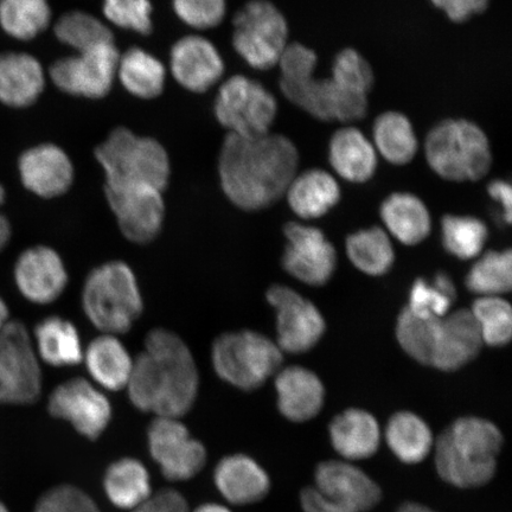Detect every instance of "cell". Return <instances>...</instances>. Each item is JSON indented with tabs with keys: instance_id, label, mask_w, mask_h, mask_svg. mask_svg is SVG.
<instances>
[{
	"instance_id": "cell-44",
	"label": "cell",
	"mask_w": 512,
	"mask_h": 512,
	"mask_svg": "<svg viewBox=\"0 0 512 512\" xmlns=\"http://www.w3.org/2000/svg\"><path fill=\"white\" fill-rule=\"evenodd\" d=\"M331 74L356 93L369 95L375 75L370 63L357 50L347 48L336 55Z\"/></svg>"
},
{
	"instance_id": "cell-10",
	"label": "cell",
	"mask_w": 512,
	"mask_h": 512,
	"mask_svg": "<svg viewBox=\"0 0 512 512\" xmlns=\"http://www.w3.org/2000/svg\"><path fill=\"white\" fill-rule=\"evenodd\" d=\"M214 114L228 133L258 138L271 133L278 115V101L259 81L233 75L217 92Z\"/></svg>"
},
{
	"instance_id": "cell-22",
	"label": "cell",
	"mask_w": 512,
	"mask_h": 512,
	"mask_svg": "<svg viewBox=\"0 0 512 512\" xmlns=\"http://www.w3.org/2000/svg\"><path fill=\"white\" fill-rule=\"evenodd\" d=\"M483 338L471 310H458L440 319L431 367L456 371L475 360Z\"/></svg>"
},
{
	"instance_id": "cell-41",
	"label": "cell",
	"mask_w": 512,
	"mask_h": 512,
	"mask_svg": "<svg viewBox=\"0 0 512 512\" xmlns=\"http://www.w3.org/2000/svg\"><path fill=\"white\" fill-rule=\"evenodd\" d=\"M440 319L416 316L407 307L398 318L396 337L401 348L424 366L431 367Z\"/></svg>"
},
{
	"instance_id": "cell-4",
	"label": "cell",
	"mask_w": 512,
	"mask_h": 512,
	"mask_svg": "<svg viewBox=\"0 0 512 512\" xmlns=\"http://www.w3.org/2000/svg\"><path fill=\"white\" fill-rule=\"evenodd\" d=\"M503 435L491 421L467 416L439 435L435 467L446 483L460 489L479 488L494 478Z\"/></svg>"
},
{
	"instance_id": "cell-49",
	"label": "cell",
	"mask_w": 512,
	"mask_h": 512,
	"mask_svg": "<svg viewBox=\"0 0 512 512\" xmlns=\"http://www.w3.org/2000/svg\"><path fill=\"white\" fill-rule=\"evenodd\" d=\"M132 512H189L187 501L175 490H164L151 496Z\"/></svg>"
},
{
	"instance_id": "cell-29",
	"label": "cell",
	"mask_w": 512,
	"mask_h": 512,
	"mask_svg": "<svg viewBox=\"0 0 512 512\" xmlns=\"http://www.w3.org/2000/svg\"><path fill=\"white\" fill-rule=\"evenodd\" d=\"M329 431L332 446L345 459H367L379 450V424L373 415L362 409L351 408L337 415Z\"/></svg>"
},
{
	"instance_id": "cell-27",
	"label": "cell",
	"mask_w": 512,
	"mask_h": 512,
	"mask_svg": "<svg viewBox=\"0 0 512 512\" xmlns=\"http://www.w3.org/2000/svg\"><path fill=\"white\" fill-rule=\"evenodd\" d=\"M83 362L100 388L119 392L130 381L134 360L118 336L102 334L88 344Z\"/></svg>"
},
{
	"instance_id": "cell-51",
	"label": "cell",
	"mask_w": 512,
	"mask_h": 512,
	"mask_svg": "<svg viewBox=\"0 0 512 512\" xmlns=\"http://www.w3.org/2000/svg\"><path fill=\"white\" fill-rule=\"evenodd\" d=\"M435 287L438 288L441 292L445 293L446 296L450 297L453 300L457 299V288L454 286L453 281L448 274L446 273H438L435 275L432 283Z\"/></svg>"
},
{
	"instance_id": "cell-53",
	"label": "cell",
	"mask_w": 512,
	"mask_h": 512,
	"mask_svg": "<svg viewBox=\"0 0 512 512\" xmlns=\"http://www.w3.org/2000/svg\"><path fill=\"white\" fill-rule=\"evenodd\" d=\"M10 309L5 300L0 297V331H2L6 325L10 322Z\"/></svg>"
},
{
	"instance_id": "cell-54",
	"label": "cell",
	"mask_w": 512,
	"mask_h": 512,
	"mask_svg": "<svg viewBox=\"0 0 512 512\" xmlns=\"http://www.w3.org/2000/svg\"><path fill=\"white\" fill-rule=\"evenodd\" d=\"M398 512H435L430 508L425 507V505L419 503H406L401 505Z\"/></svg>"
},
{
	"instance_id": "cell-15",
	"label": "cell",
	"mask_w": 512,
	"mask_h": 512,
	"mask_svg": "<svg viewBox=\"0 0 512 512\" xmlns=\"http://www.w3.org/2000/svg\"><path fill=\"white\" fill-rule=\"evenodd\" d=\"M150 453L169 480L195 477L207 462L206 448L179 419L156 418L147 431Z\"/></svg>"
},
{
	"instance_id": "cell-9",
	"label": "cell",
	"mask_w": 512,
	"mask_h": 512,
	"mask_svg": "<svg viewBox=\"0 0 512 512\" xmlns=\"http://www.w3.org/2000/svg\"><path fill=\"white\" fill-rule=\"evenodd\" d=\"M234 50L249 66L268 70L275 66L288 46L287 19L270 0H251L233 17Z\"/></svg>"
},
{
	"instance_id": "cell-30",
	"label": "cell",
	"mask_w": 512,
	"mask_h": 512,
	"mask_svg": "<svg viewBox=\"0 0 512 512\" xmlns=\"http://www.w3.org/2000/svg\"><path fill=\"white\" fill-rule=\"evenodd\" d=\"M38 358L54 368L74 367L83 362L81 337L68 319L50 316L41 320L32 332Z\"/></svg>"
},
{
	"instance_id": "cell-6",
	"label": "cell",
	"mask_w": 512,
	"mask_h": 512,
	"mask_svg": "<svg viewBox=\"0 0 512 512\" xmlns=\"http://www.w3.org/2000/svg\"><path fill=\"white\" fill-rule=\"evenodd\" d=\"M83 312L96 329L125 335L144 311L136 274L124 261H108L88 274L83 284Z\"/></svg>"
},
{
	"instance_id": "cell-57",
	"label": "cell",
	"mask_w": 512,
	"mask_h": 512,
	"mask_svg": "<svg viewBox=\"0 0 512 512\" xmlns=\"http://www.w3.org/2000/svg\"><path fill=\"white\" fill-rule=\"evenodd\" d=\"M0 512H9V510L6 509L5 505L2 502H0Z\"/></svg>"
},
{
	"instance_id": "cell-40",
	"label": "cell",
	"mask_w": 512,
	"mask_h": 512,
	"mask_svg": "<svg viewBox=\"0 0 512 512\" xmlns=\"http://www.w3.org/2000/svg\"><path fill=\"white\" fill-rule=\"evenodd\" d=\"M446 251L460 260L477 258L488 241V227L477 217L446 215L441 220Z\"/></svg>"
},
{
	"instance_id": "cell-35",
	"label": "cell",
	"mask_w": 512,
	"mask_h": 512,
	"mask_svg": "<svg viewBox=\"0 0 512 512\" xmlns=\"http://www.w3.org/2000/svg\"><path fill=\"white\" fill-rule=\"evenodd\" d=\"M386 440L390 450L405 464L422 462L433 447L431 428L411 412L396 413L390 418Z\"/></svg>"
},
{
	"instance_id": "cell-2",
	"label": "cell",
	"mask_w": 512,
	"mask_h": 512,
	"mask_svg": "<svg viewBox=\"0 0 512 512\" xmlns=\"http://www.w3.org/2000/svg\"><path fill=\"white\" fill-rule=\"evenodd\" d=\"M126 389L139 411L156 418L188 414L200 389V373L187 343L170 330H151L144 351L134 358Z\"/></svg>"
},
{
	"instance_id": "cell-26",
	"label": "cell",
	"mask_w": 512,
	"mask_h": 512,
	"mask_svg": "<svg viewBox=\"0 0 512 512\" xmlns=\"http://www.w3.org/2000/svg\"><path fill=\"white\" fill-rule=\"evenodd\" d=\"M329 162L345 181L364 183L375 175L377 152L366 134L357 127L345 126L331 137Z\"/></svg>"
},
{
	"instance_id": "cell-5",
	"label": "cell",
	"mask_w": 512,
	"mask_h": 512,
	"mask_svg": "<svg viewBox=\"0 0 512 512\" xmlns=\"http://www.w3.org/2000/svg\"><path fill=\"white\" fill-rule=\"evenodd\" d=\"M94 156L104 170L107 187H150L162 192L168 188L169 153L155 138L118 126L95 147Z\"/></svg>"
},
{
	"instance_id": "cell-43",
	"label": "cell",
	"mask_w": 512,
	"mask_h": 512,
	"mask_svg": "<svg viewBox=\"0 0 512 512\" xmlns=\"http://www.w3.org/2000/svg\"><path fill=\"white\" fill-rule=\"evenodd\" d=\"M102 14L121 29L149 36L153 32L151 0H102Z\"/></svg>"
},
{
	"instance_id": "cell-28",
	"label": "cell",
	"mask_w": 512,
	"mask_h": 512,
	"mask_svg": "<svg viewBox=\"0 0 512 512\" xmlns=\"http://www.w3.org/2000/svg\"><path fill=\"white\" fill-rule=\"evenodd\" d=\"M285 196L294 214L305 220L319 219L341 200V188L330 172L310 169L297 174Z\"/></svg>"
},
{
	"instance_id": "cell-7",
	"label": "cell",
	"mask_w": 512,
	"mask_h": 512,
	"mask_svg": "<svg viewBox=\"0 0 512 512\" xmlns=\"http://www.w3.org/2000/svg\"><path fill=\"white\" fill-rule=\"evenodd\" d=\"M425 157L435 174L451 182H477L489 174L492 165L488 136L466 119L435 125L425 140Z\"/></svg>"
},
{
	"instance_id": "cell-25",
	"label": "cell",
	"mask_w": 512,
	"mask_h": 512,
	"mask_svg": "<svg viewBox=\"0 0 512 512\" xmlns=\"http://www.w3.org/2000/svg\"><path fill=\"white\" fill-rule=\"evenodd\" d=\"M214 479L220 494L236 505L261 501L271 486L267 472L245 454L223 458L216 466Z\"/></svg>"
},
{
	"instance_id": "cell-14",
	"label": "cell",
	"mask_w": 512,
	"mask_h": 512,
	"mask_svg": "<svg viewBox=\"0 0 512 512\" xmlns=\"http://www.w3.org/2000/svg\"><path fill=\"white\" fill-rule=\"evenodd\" d=\"M48 411L66 420L83 437L98 439L112 419V405L99 387L83 377L59 384L49 396Z\"/></svg>"
},
{
	"instance_id": "cell-37",
	"label": "cell",
	"mask_w": 512,
	"mask_h": 512,
	"mask_svg": "<svg viewBox=\"0 0 512 512\" xmlns=\"http://www.w3.org/2000/svg\"><path fill=\"white\" fill-rule=\"evenodd\" d=\"M347 253L358 270L373 277L386 274L395 259L392 242L380 227L360 230L350 235L347 240Z\"/></svg>"
},
{
	"instance_id": "cell-23",
	"label": "cell",
	"mask_w": 512,
	"mask_h": 512,
	"mask_svg": "<svg viewBox=\"0 0 512 512\" xmlns=\"http://www.w3.org/2000/svg\"><path fill=\"white\" fill-rule=\"evenodd\" d=\"M47 86L40 60L24 51L0 54V104L23 110L35 105Z\"/></svg>"
},
{
	"instance_id": "cell-18",
	"label": "cell",
	"mask_w": 512,
	"mask_h": 512,
	"mask_svg": "<svg viewBox=\"0 0 512 512\" xmlns=\"http://www.w3.org/2000/svg\"><path fill=\"white\" fill-rule=\"evenodd\" d=\"M284 270L310 286H324L334 275L337 253L322 230L298 222L287 223Z\"/></svg>"
},
{
	"instance_id": "cell-3",
	"label": "cell",
	"mask_w": 512,
	"mask_h": 512,
	"mask_svg": "<svg viewBox=\"0 0 512 512\" xmlns=\"http://www.w3.org/2000/svg\"><path fill=\"white\" fill-rule=\"evenodd\" d=\"M318 56L300 43H288L278 63L280 91L300 110L320 121L351 124L367 117L368 96L351 91L336 76L317 78Z\"/></svg>"
},
{
	"instance_id": "cell-42",
	"label": "cell",
	"mask_w": 512,
	"mask_h": 512,
	"mask_svg": "<svg viewBox=\"0 0 512 512\" xmlns=\"http://www.w3.org/2000/svg\"><path fill=\"white\" fill-rule=\"evenodd\" d=\"M472 315L479 326L483 343L490 347H504L511 341L512 311L501 297H480L472 305Z\"/></svg>"
},
{
	"instance_id": "cell-56",
	"label": "cell",
	"mask_w": 512,
	"mask_h": 512,
	"mask_svg": "<svg viewBox=\"0 0 512 512\" xmlns=\"http://www.w3.org/2000/svg\"><path fill=\"white\" fill-rule=\"evenodd\" d=\"M5 202H6V190L4 188V185L2 183H0V207H3Z\"/></svg>"
},
{
	"instance_id": "cell-39",
	"label": "cell",
	"mask_w": 512,
	"mask_h": 512,
	"mask_svg": "<svg viewBox=\"0 0 512 512\" xmlns=\"http://www.w3.org/2000/svg\"><path fill=\"white\" fill-rule=\"evenodd\" d=\"M466 286L482 297H499L512 286V254L490 251L479 258L466 277Z\"/></svg>"
},
{
	"instance_id": "cell-45",
	"label": "cell",
	"mask_w": 512,
	"mask_h": 512,
	"mask_svg": "<svg viewBox=\"0 0 512 512\" xmlns=\"http://www.w3.org/2000/svg\"><path fill=\"white\" fill-rule=\"evenodd\" d=\"M182 22L196 30L213 29L223 22L227 0H171Z\"/></svg>"
},
{
	"instance_id": "cell-11",
	"label": "cell",
	"mask_w": 512,
	"mask_h": 512,
	"mask_svg": "<svg viewBox=\"0 0 512 512\" xmlns=\"http://www.w3.org/2000/svg\"><path fill=\"white\" fill-rule=\"evenodd\" d=\"M315 488L302 492L305 512H366L381 501V489L358 467L331 460L319 464Z\"/></svg>"
},
{
	"instance_id": "cell-17",
	"label": "cell",
	"mask_w": 512,
	"mask_h": 512,
	"mask_svg": "<svg viewBox=\"0 0 512 512\" xmlns=\"http://www.w3.org/2000/svg\"><path fill=\"white\" fill-rule=\"evenodd\" d=\"M108 206L128 241L147 245L158 238L165 220L163 192L150 187H107Z\"/></svg>"
},
{
	"instance_id": "cell-32",
	"label": "cell",
	"mask_w": 512,
	"mask_h": 512,
	"mask_svg": "<svg viewBox=\"0 0 512 512\" xmlns=\"http://www.w3.org/2000/svg\"><path fill=\"white\" fill-rule=\"evenodd\" d=\"M117 78L131 95L144 100L156 99L164 92L166 68L149 51L131 47L120 54Z\"/></svg>"
},
{
	"instance_id": "cell-36",
	"label": "cell",
	"mask_w": 512,
	"mask_h": 512,
	"mask_svg": "<svg viewBox=\"0 0 512 512\" xmlns=\"http://www.w3.org/2000/svg\"><path fill=\"white\" fill-rule=\"evenodd\" d=\"M51 19L49 0H0V29L14 40H34L49 28Z\"/></svg>"
},
{
	"instance_id": "cell-50",
	"label": "cell",
	"mask_w": 512,
	"mask_h": 512,
	"mask_svg": "<svg viewBox=\"0 0 512 512\" xmlns=\"http://www.w3.org/2000/svg\"><path fill=\"white\" fill-rule=\"evenodd\" d=\"M489 195L492 200H495L503 208L504 220L507 223H511L512 219V189L508 182L502 181V179H496L491 182L488 187Z\"/></svg>"
},
{
	"instance_id": "cell-24",
	"label": "cell",
	"mask_w": 512,
	"mask_h": 512,
	"mask_svg": "<svg viewBox=\"0 0 512 512\" xmlns=\"http://www.w3.org/2000/svg\"><path fill=\"white\" fill-rule=\"evenodd\" d=\"M275 388L278 393L279 411L288 420L309 421L323 408V383L309 369L288 367L281 370L275 379Z\"/></svg>"
},
{
	"instance_id": "cell-31",
	"label": "cell",
	"mask_w": 512,
	"mask_h": 512,
	"mask_svg": "<svg viewBox=\"0 0 512 512\" xmlns=\"http://www.w3.org/2000/svg\"><path fill=\"white\" fill-rule=\"evenodd\" d=\"M380 214L389 232L405 245H418L431 233L430 211L418 196L409 192H395L387 197Z\"/></svg>"
},
{
	"instance_id": "cell-19",
	"label": "cell",
	"mask_w": 512,
	"mask_h": 512,
	"mask_svg": "<svg viewBox=\"0 0 512 512\" xmlns=\"http://www.w3.org/2000/svg\"><path fill=\"white\" fill-rule=\"evenodd\" d=\"M14 279L22 297L35 305L53 304L68 286V272L60 254L41 245L18 255Z\"/></svg>"
},
{
	"instance_id": "cell-13",
	"label": "cell",
	"mask_w": 512,
	"mask_h": 512,
	"mask_svg": "<svg viewBox=\"0 0 512 512\" xmlns=\"http://www.w3.org/2000/svg\"><path fill=\"white\" fill-rule=\"evenodd\" d=\"M120 51L115 43L100 44L50 64L51 82L61 92L87 99H104L117 78Z\"/></svg>"
},
{
	"instance_id": "cell-34",
	"label": "cell",
	"mask_w": 512,
	"mask_h": 512,
	"mask_svg": "<svg viewBox=\"0 0 512 512\" xmlns=\"http://www.w3.org/2000/svg\"><path fill=\"white\" fill-rule=\"evenodd\" d=\"M373 138L376 152L390 164H409L419 150L411 120L400 112L389 111L379 115L374 123Z\"/></svg>"
},
{
	"instance_id": "cell-12",
	"label": "cell",
	"mask_w": 512,
	"mask_h": 512,
	"mask_svg": "<svg viewBox=\"0 0 512 512\" xmlns=\"http://www.w3.org/2000/svg\"><path fill=\"white\" fill-rule=\"evenodd\" d=\"M43 375L27 326L11 319L0 331V403L28 406L40 400Z\"/></svg>"
},
{
	"instance_id": "cell-48",
	"label": "cell",
	"mask_w": 512,
	"mask_h": 512,
	"mask_svg": "<svg viewBox=\"0 0 512 512\" xmlns=\"http://www.w3.org/2000/svg\"><path fill=\"white\" fill-rule=\"evenodd\" d=\"M454 23H464L473 16L483 14L490 0H431Z\"/></svg>"
},
{
	"instance_id": "cell-33",
	"label": "cell",
	"mask_w": 512,
	"mask_h": 512,
	"mask_svg": "<svg viewBox=\"0 0 512 512\" xmlns=\"http://www.w3.org/2000/svg\"><path fill=\"white\" fill-rule=\"evenodd\" d=\"M104 488L111 503L125 510H136L151 497L149 472L133 458L120 459L108 467Z\"/></svg>"
},
{
	"instance_id": "cell-46",
	"label": "cell",
	"mask_w": 512,
	"mask_h": 512,
	"mask_svg": "<svg viewBox=\"0 0 512 512\" xmlns=\"http://www.w3.org/2000/svg\"><path fill=\"white\" fill-rule=\"evenodd\" d=\"M35 512H101L91 497L72 485L57 486L36 505Z\"/></svg>"
},
{
	"instance_id": "cell-16",
	"label": "cell",
	"mask_w": 512,
	"mask_h": 512,
	"mask_svg": "<svg viewBox=\"0 0 512 512\" xmlns=\"http://www.w3.org/2000/svg\"><path fill=\"white\" fill-rule=\"evenodd\" d=\"M267 300L277 311V345L281 351L303 354L315 347L325 332V320L315 304L281 285L267 291Z\"/></svg>"
},
{
	"instance_id": "cell-38",
	"label": "cell",
	"mask_w": 512,
	"mask_h": 512,
	"mask_svg": "<svg viewBox=\"0 0 512 512\" xmlns=\"http://www.w3.org/2000/svg\"><path fill=\"white\" fill-rule=\"evenodd\" d=\"M54 35L78 53L105 43H115L113 31L100 18L82 10L64 12L54 24Z\"/></svg>"
},
{
	"instance_id": "cell-55",
	"label": "cell",
	"mask_w": 512,
	"mask_h": 512,
	"mask_svg": "<svg viewBox=\"0 0 512 512\" xmlns=\"http://www.w3.org/2000/svg\"><path fill=\"white\" fill-rule=\"evenodd\" d=\"M194 512H232L228 508L223 507V505L208 503L201 505L200 508H197Z\"/></svg>"
},
{
	"instance_id": "cell-8",
	"label": "cell",
	"mask_w": 512,
	"mask_h": 512,
	"mask_svg": "<svg viewBox=\"0 0 512 512\" xmlns=\"http://www.w3.org/2000/svg\"><path fill=\"white\" fill-rule=\"evenodd\" d=\"M211 362L221 380L251 392L277 373L283 363V351L260 332H227L216 338Z\"/></svg>"
},
{
	"instance_id": "cell-47",
	"label": "cell",
	"mask_w": 512,
	"mask_h": 512,
	"mask_svg": "<svg viewBox=\"0 0 512 512\" xmlns=\"http://www.w3.org/2000/svg\"><path fill=\"white\" fill-rule=\"evenodd\" d=\"M454 300L424 279L415 281L407 309L422 318H443Z\"/></svg>"
},
{
	"instance_id": "cell-20",
	"label": "cell",
	"mask_w": 512,
	"mask_h": 512,
	"mask_svg": "<svg viewBox=\"0 0 512 512\" xmlns=\"http://www.w3.org/2000/svg\"><path fill=\"white\" fill-rule=\"evenodd\" d=\"M17 166L23 187L44 200L67 194L74 183L72 159L53 143L29 147L19 156Z\"/></svg>"
},
{
	"instance_id": "cell-1",
	"label": "cell",
	"mask_w": 512,
	"mask_h": 512,
	"mask_svg": "<svg viewBox=\"0 0 512 512\" xmlns=\"http://www.w3.org/2000/svg\"><path fill=\"white\" fill-rule=\"evenodd\" d=\"M217 168L228 200L236 208L259 211L285 196L298 174L299 151L284 134L271 132L258 138H243L227 133Z\"/></svg>"
},
{
	"instance_id": "cell-21",
	"label": "cell",
	"mask_w": 512,
	"mask_h": 512,
	"mask_svg": "<svg viewBox=\"0 0 512 512\" xmlns=\"http://www.w3.org/2000/svg\"><path fill=\"white\" fill-rule=\"evenodd\" d=\"M170 69L178 85L192 93H206L222 79L226 64L207 37L187 35L172 44Z\"/></svg>"
},
{
	"instance_id": "cell-52",
	"label": "cell",
	"mask_w": 512,
	"mask_h": 512,
	"mask_svg": "<svg viewBox=\"0 0 512 512\" xmlns=\"http://www.w3.org/2000/svg\"><path fill=\"white\" fill-rule=\"evenodd\" d=\"M12 238V226L8 217L0 213V253L8 247Z\"/></svg>"
}]
</instances>
